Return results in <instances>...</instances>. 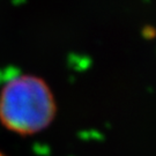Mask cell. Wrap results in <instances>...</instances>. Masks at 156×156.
Here are the masks:
<instances>
[{
	"instance_id": "2",
	"label": "cell",
	"mask_w": 156,
	"mask_h": 156,
	"mask_svg": "<svg viewBox=\"0 0 156 156\" xmlns=\"http://www.w3.org/2000/svg\"><path fill=\"white\" fill-rule=\"evenodd\" d=\"M0 156H7V155H6V154H4V153H2V151H0Z\"/></svg>"
},
{
	"instance_id": "1",
	"label": "cell",
	"mask_w": 156,
	"mask_h": 156,
	"mask_svg": "<svg viewBox=\"0 0 156 156\" xmlns=\"http://www.w3.org/2000/svg\"><path fill=\"white\" fill-rule=\"evenodd\" d=\"M57 101L43 78L20 73L0 87V125L20 136L42 133L55 122Z\"/></svg>"
}]
</instances>
